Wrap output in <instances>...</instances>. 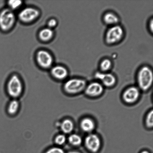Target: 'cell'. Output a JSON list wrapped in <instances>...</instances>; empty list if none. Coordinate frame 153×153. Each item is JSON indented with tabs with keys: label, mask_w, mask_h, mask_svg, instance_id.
Wrapping results in <instances>:
<instances>
[{
	"label": "cell",
	"mask_w": 153,
	"mask_h": 153,
	"mask_svg": "<svg viewBox=\"0 0 153 153\" xmlns=\"http://www.w3.org/2000/svg\"><path fill=\"white\" fill-rule=\"evenodd\" d=\"M7 91L9 95L13 99L20 97L23 91V85L21 78L18 75L13 74L9 78L7 84Z\"/></svg>",
	"instance_id": "1"
},
{
	"label": "cell",
	"mask_w": 153,
	"mask_h": 153,
	"mask_svg": "<svg viewBox=\"0 0 153 153\" xmlns=\"http://www.w3.org/2000/svg\"><path fill=\"white\" fill-rule=\"evenodd\" d=\"M139 86L144 91H147L152 85L153 74L152 69L147 66H144L139 69L137 75Z\"/></svg>",
	"instance_id": "2"
},
{
	"label": "cell",
	"mask_w": 153,
	"mask_h": 153,
	"mask_svg": "<svg viewBox=\"0 0 153 153\" xmlns=\"http://www.w3.org/2000/svg\"><path fill=\"white\" fill-rule=\"evenodd\" d=\"M16 16L14 12L7 7L0 12V29L4 32L11 30L16 23Z\"/></svg>",
	"instance_id": "3"
},
{
	"label": "cell",
	"mask_w": 153,
	"mask_h": 153,
	"mask_svg": "<svg viewBox=\"0 0 153 153\" xmlns=\"http://www.w3.org/2000/svg\"><path fill=\"white\" fill-rule=\"evenodd\" d=\"M86 82L85 79L79 78L69 79L64 83L63 88L67 94H75L81 92L85 89Z\"/></svg>",
	"instance_id": "4"
},
{
	"label": "cell",
	"mask_w": 153,
	"mask_h": 153,
	"mask_svg": "<svg viewBox=\"0 0 153 153\" xmlns=\"http://www.w3.org/2000/svg\"><path fill=\"white\" fill-rule=\"evenodd\" d=\"M37 63L43 69H49L53 66L54 59L50 52L45 49L37 51L36 54Z\"/></svg>",
	"instance_id": "5"
},
{
	"label": "cell",
	"mask_w": 153,
	"mask_h": 153,
	"mask_svg": "<svg viewBox=\"0 0 153 153\" xmlns=\"http://www.w3.org/2000/svg\"><path fill=\"white\" fill-rule=\"evenodd\" d=\"M124 34L123 29L120 25H117L112 26L106 33V43L108 45H113L118 43L123 38Z\"/></svg>",
	"instance_id": "6"
},
{
	"label": "cell",
	"mask_w": 153,
	"mask_h": 153,
	"mask_svg": "<svg viewBox=\"0 0 153 153\" xmlns=\"http://www.w3.org/2000/svg\"><path fill=\"white\" fill-rule=\"evenodd\" d=\"M40 14V12L38 9L32 7H27L20 10L18 17L20 22L28 24L36 20Z\"/></svg>",
	"instance_id": "7"
},
{
	"label": "cell",
	"mask_w": 153,
	"mask_h": 153,
	"mask_svg": "<svg viewBox=\"0 0 153 153\" xmlns=\"http://www.w3.org/2000/svg\"><path fill=\"white\" fill-rule=\"evenodd\" d=\"M85 145L88 150L93 153H96L100 149L101 142L97 135L91 134L85 137Z\"/></svg>",
	"instance_id": "8"
},
{
	"label": "cell",
	"mask_w": 153,
	"mask_h": 153,
	"mask_svg": "<svg viewBox=\"0 0 153 153\" xmlns=\"http://www.w3.org/2000/svg\"><path fill=\"white\" fill-rule=\"evenodd\" d=\"M94 76L96 79H99L106 87H112L116 83V77L111 73L97 71Z\"/></svg>",
	"instance_id": "9"
},
{
	"label": "cell",
	"mask_w": 153,
	"mask_h": 153,
	"mask_svg": "<svg viewBox=\"0 0 153 153\" xmlns=\"http://www.w3.org/2000/svg\"><path fill=\"white\" fill-rule=\"evenodd\" d=\"M50 73L52 76L58 81L65 79L68 76V71L64 66L56 65L52 66L50 69Z\"/></svg>",
	"instance_id": "10"
},
{
	"label": "cell",
	"mask_w": 153,
	"mask_h": 153,
	"mask_svg": "<svg viewBox=\"0 0 153 153\" xmlns=\"http://www.w3.org/2000/svg\"><path fill=\"white\" fill-rule=\"evenodd\" d=\"M140 95L139 90L136 87H130L126 90L123 94V99L128 103H132L137 101Z\"/></svg>",
	"instance_id": "11"
},
{
	"label": "cell",
	"mask_w": 153,
	"mask_h": 153,
	"mask_svg": "<svg viewBox=\"0 0 153 153\" xmlns=\"http://www.w3.org/2000/svg\"><path fill=\"white\" fill-rule=\"evenodd\" d=\"M103 88L102 85L98 82L90 83L85 88V94L91 97L100 96L102 93Z\"/></svg>",
	"instance_id": "12"
},
{
	"label": "cell",
	"mask_w": 153,
	"mask_h": 153,
	"mask_svg": "<svg viewBox=\"0 0 153 153\" xmlns=\"http://www.w3.org/2000/svg\"><path fill=\"white\" fill-rule=\"evenodd\" d=\"M54 36V32L53 30L47 27L40 30L38 33L39 39L43 42H48L50 41L53 38Z\"/></svg>",
	"instance_id": "13"
},
{
	"label": "cell",
	"mask_w": 153,
	"mask_h": 153,
	"mask_svg": "<svg viewBox=\"0 0 153 153\" xmlns=\"http://www.w3.org/2000/svg\"><path fill=\"white\" fill-rule=\"evenodd\" d=\"M80 127L84 131L90 133L95 128V124L92 119L89 118H85L81 121Z\"/></svg>",
	"instance_id": "14"
},
{
	"label": "cell",
	"mask_w": 153,
	"mask_h": 153,
	"mask_svg": "<svg viewBox=\"0 0 153 153\" xmlns=\"http://www.w3.org/2000/svg\"><path fill=\"white\" fill-rule=\"evenodd\" d=\"M103 19L106 25L112 26L118 25L119 22V18L118 16L111 12H108L105 13L103 16Z\"/></svg>",
	"instance_id": "15"
},
{
	"label": "cell",
	"mask_w": 153,
	"mask_h": 153,
	"mask_svg": "<svg viewBox=\"0 0 153 153\" xmlns=\"http://www.w3.org/2000/svg\"><path fill=\"white\" fill-rule=\"evenodd\" d=\"M60 128L64 134H70L74 129V124L71 120L65 119L61 122Z\"/></svg>",
	"instance_id": "16"
},
{
	"label": "cell",
	"mask_w": 153,
	"mask_h": 153,
	"mask_svg": "<svg viewBox=\"0 0 153 153\" xmlns=\"http://www.w3.org/2000/svg\"><path fill=\"white\" fill-rule=\"evenodd\" d=\"M19 108V103L16 99H13L10 101L7 108L9 114L14 115L17 113Z\"/></svg>",
	"instance_id": "17"
},
{
	"label": "cell",
	"mask_w": 153,
	"mask_h": 153,
	"mask_svg": "<svg viewBox=\"0 0 153 153\" xmlns=\"http://www.w3.org/2000/svg\"><path fill=\"white\" fill-rule=\"evenodd\" d=\"M68 140L69 143L74 146H79L82 143V139L80 136L76 134L70 135Z\"/></svg>",
	"instance_id": "18"
},
{
	"label": "cell",
	"mask_w": 153,
	"mask_h": 153,
	"mask_svg": "<svg viewBox=\"0 0 153 153\" xmlns=\"http://www.w3.org/2000/svg\"><path fill=\"white\" fill-rule=\"evenodd\" d=\"M112 63L108 59H105L102 60L100 64V68L101 72H107L111 68Z\"/></svg>",
	"instance_id": "19"
},
{
	"label": "cell",
	"mask_w": 153,
	"mask_h": 153,
	"mask_svg": "<svg viewBox=\"0 0 153 153\" xmlns=\"http://www.w3.org/2000/svg\"><path fill=\"white\" fill-rule=\"evenodd\" d=\"M22 1L19 0H10L7 1L8 8L13 11L19 9L22 5Z\"/></svg>",
	"instance_id": "20"
},
{
	"label": "cell",
	"mask_w": 153,
	"mask_h": 153,
	"mask_svg": "<svg viewBox=\"0 0 153 153\" xmlns=\"http://www.w3.org/2000/svg\"><path fill=\"white\" fill-rule=\"evenodd\" d=\"M67 141V138L64 134L57 135L54 139L55 143L58 146H62Z\"/></svg>",
	"instance_id": "21"
},
{
	"label": "cell",
	"mask_w": 153,
	"mask_h": 153,
	"mask_svg": "<svg viewBox=\"0 0 153 153\" xmlns=\"http://www.w3.org/2000/svg\"><path fill=\"white\" fill-rule=\"evenodd\" d=\"M146 124L149 128H152L153 126V111L151 110L148 114L146 119Z\"/></svg>",
	"instance_id": "22"
},
{
	"label": "cell",
	"mask_w": 153,
	"mask_h": 153,
	"mask_svg": "<svg viewBox=\"0 0 153 153\" xmlns=\"http://www.w3.org/2000/svg\"><path fill=\"white\" fill-rule=\"evenodd\" d=\"M45 153H65V152L62 148L55 146L49 148Z\"/></svg>",
	"instance_id": "23"
},
{
	"label": "cell",
	"mask_w": 153,
	"mask_h": 153,
	"mask_svg": "<svg viewBox=\"0 0 153 153\" xmlns=\"http://www.w3.org/2000/svg\"><path fill=\"white\" fill-rule=\"evenodd\" d=\"M58 25V22L56 19L53 18L49 19L47 22V27L53 29L56 27Z\"/></svg>",
	"instance_id": "24"
},
{
	"label": "cell",
	"mask_w": 153,
	"mask_h": 153,
	"mask_svg": "<svg viewBox=\"0 0 153 153\" xmlns=\"http://www.w3.org/2000/svg\"><path fill=\"white\" fill-rule=\"evenodd\" d=\"M149 27L150 30L152 33L153 30V21L152 19H151V20L150 21L149 24Z\"/></svg>",
	"instance_id": "25"
},
{
	"label": "cell",
	"mask_w": 153,
	"mask_h": 153,
	"mask_svg": "<svg viewBox=\"0 0 153 153\" xmlns=\"http://www.w3.org/2000/svg\"><path fill=\"white\" fill-rule=\"evenodd\" d=\"M67 153H81L79 152H78V151H69V152Z\"/></svg>",
	"instance_id": "26"
},
{
	"label": "cell",
	"mask_w": 153,
	"mask_h": 153,
	"mask_svg": "<svg viewBox=\"0 0 153 153\" xmlns=\"http://www.w3.org/2000/svg\"><path fill=\"white\" fill-rule=\"evenodd\" d=\"M141 153H150L149 152L146 151H142V152Z\"/></svg>",
	"instance_id": "27"
}]
</instances>
